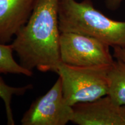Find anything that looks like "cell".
<instances>
[{
    "instance_id": "cell-1",
    "label": "cell",
    "mask_w": 125,
    "mask_h": 125,
    "mask_svg": "<svg viewBox=\"0 0 125 125\" xmlns=\"http://www.w3.org/2000/svg\"><path fill=\"white\" fill-rule=\"evenodd\" d=\"M59 0H37L29 20L11 43L19 63L32 71H57L60 54Z\"/></svg>"
},
{
    "instance_id": "cell-2",
    "label": "cell",
    "mask_w": 125,
    "mask_h": 125,
    "mask_svg": "<svg viewBox=\"0 0 125 125\" xmlns=\"http://www.w3.org/2000/svg\"><path fill=\"white\" fill-rule=\"evenodd\" d=\"M59 29L93 37L112 48H125V21L108 18L92 0H59Z\"/></svg>"
},
{
    "instance_id": "cell-3",
    "label": "cell",
    "mask_w": 125,
    "mask_h": 125,
    "mask_svg": "<svg viewBox=\"0 0 125 125\" xmlns=\"http://www.w3.org/2000/svg\"><path fill=\"white\" fill-rule=\"evenodd\" d=\"M111 64L79 67L61 62L56 73L60 78L62 93L68 104L73 106L107 96L108 73Z\"/></svg>"
},
{
    "instance_id": "cell-4",
    "label": "cell",
    "mask_w": 125,
    "mask_h": 125,
    "mask_svg": "<svg viewBox=\"0 0 125 125\" xmlns=\"http://www.w3.org/2000/svg\"><path fill=\"white\" fill-rule=\"evenodd\" d=\"M110 46L91 36L73 32H61V62L79 67L111 64L114 59Z\"/></svg>"
},
{
    "instance_id": "cell-5",
    "label": "cell",
    "mask_w": 125,
    "mask_h": 125,
    "mask_svg": "<svg viewBox=\"0 0 125 125\" xmlns=\"http://www.w3.org/2000/svg\"><path fill=\"white\" fill-rule=\"evenodd\" d=\"M73 116V106L64 97L59 77L45 94L31 104L20 122L23 125H65Z\"/></svg>"
},
{
    "instance_id": "cell-6",
    "label": "cell",
    "mask_w": 125,
    "mask_h": 125,
    "mask_svg": "<svg viewBox=\"0 0 125 125\" xmlns=\"http://www.w3.org/2000/svg\"><path fill=\"white\" fill-rule=\"evenodd\" d=\"M71 122L78 125H125V105L105 96L73 106Z\"/></svg>"
},
{
    "instance_id": "cell-7",
    "label": "cell",
    "mask_w": 125,
    "mask_h": 125,
    "mask_svg": "<svg viewBox=\"0 0 125 125\" xmlns=\"http://www.w3.org/2000/svg\"><path fill=\"white\" fill-rule=\"evenodd\" d=\"M37 0H0V44H8L32 13Z\"/></svg>"
},
{
    "instance_id": "cell-8",
    "label": "cell",
    "mask_w": 125,
    "mask_h": 125,
    "mask_svg": "<svg viewBox=\"0 0 125 125\" xmlns=\"http://www.w3.org/2000/svg\"><path fill=\"white\" fill-rule=\"evenodd\" d=\"M114 101L125 105V62L116 59L108 73V93Z\"/></svg>"
},
{
    "instance_id": "cell-9",
    "label": "cell",
    "mask_w": 125,
    "mask_h": 125,
    "mask_svg": "<svg viewBox=\"0 0 125 125\" xmlns=\"http://www.w3.org/2000/svg\"><path fill=\"white\" fill-rule=\"evenodd\" d=\"M11 44H0V73L32 76V71L26 69L15 60Z\"/></svg>"
},
{
    "instance_id": "cell-10",
    "label": "cell",
    "mask_w": 125,
    "mask_h": 125,
    "mask_svg": "<svg viewBox=\"0 0 125 125\" xmlns=\"http://www.w3.org/2000/svg\"><path fill=\"white\" fill-rule=\"evenodd\" d=\"M32 88L31 84L21 87H13L7 85L0 76V98L4 101L7 115V124L15 125L13 112L11 107V101L14 96H22L28 90Z\"/></svg>"
},
{
    "instance_id": "cell-11",
    "label": "cell",
    "mask_w": 125,
    "mask_h": 125,
    "mask_svg": "<svg viewBox=\"0 0 125 125\" xmlns=\"http://www.w3.org/2000/svg\"><path fill=\"white\" fill-rule=\"evenodd\" d=\"M124 0H104L106 7L109 10H115L121 7Z\"/></svg>"
},
{
    "instance_id": "cell-12",
    "label": "cell",
    "mask_w": 125,
    "mask_h": 125,
    "mask_svg": "<svg viewBox=\"0 0 125 125\" xmlns=\"http://www.w3.org/2000/svg\"><path fill=\"white\" fill-rule=\"evenodd\" d=\"M114 57L125 62V48H114Z\"/></svg>"
}]
</instances>
